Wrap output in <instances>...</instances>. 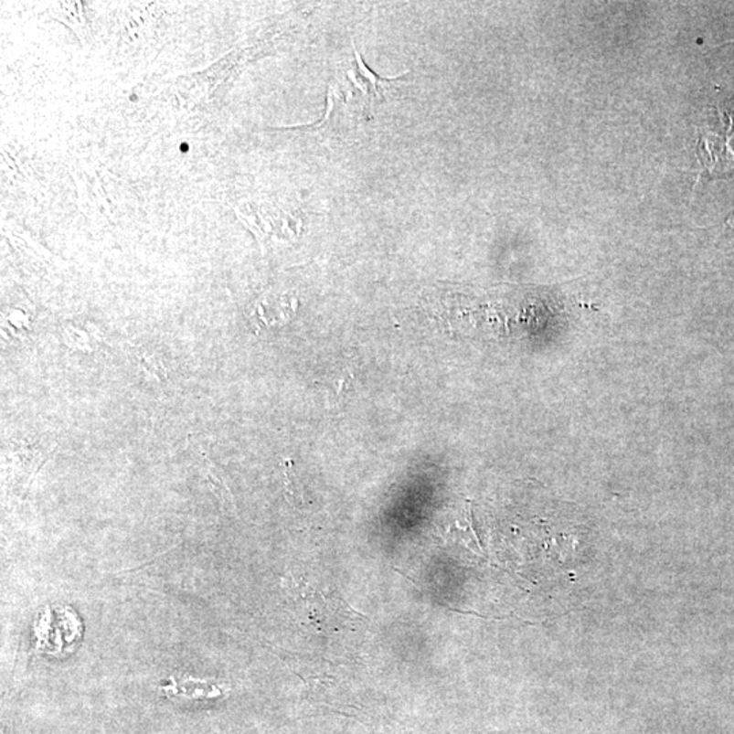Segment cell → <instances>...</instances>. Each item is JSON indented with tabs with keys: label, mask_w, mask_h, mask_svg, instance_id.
<instances>
[{
	"label": "cell",
	"mask_w": 734,
	"mask_h": 734,
	"mask_svg": "<svg viewBox=\"0 0 734 734\" xmlns=\"http://www.w3.org/2000/svg\"><path fill=\"white\" fill-rule=\"evenodd\" d=\"M354 47V60L351 61L348 67L347 80L353 83L359 90L364 91L365 99H367V105H374L379 99H382L385 94V88L389 85L392 80L379 77L376 72L371 71L370 69L365 64L364 59L356 51V46Z\"/></svg>",
	"instance_id": "6da1fadb"
},
{
	"label": "cell",
	"mask_w": 734,
	"mask_h": 734,
	"mask_svg": "<svg viewBox=\"0 0 734 734\" xmlns=\"http://www.w3.org/2000/svg\"><path fill=\"white\" fill-rule=\"evenodd\" d=\"M64 336H66V343L69 347L78 348V350L91 351V347L89 346V336L86 335V332L80 331V329L75 328V326H69V328H66Z\"/></svg>",
	"instance_id": "277c9868"
},
{
	"label": "cell",
	"mask_w": 734,
	"mask_h": 734,
	"mask_svg": "<svg viewBox=\"0 0 734 734\" xmlns=\"http://www.w3.org/2000/svg\"><path fill=\"white\" fill-rule=\"evenodd\" d=\"M135 358L138 367L149 381L161 382L167 378L166 367L155 354L138 348L135 351Z\"/></svg>",
	"instance_id": "7a4b0ae2"
},
{
	"label": "cell",
	"mask_w": 734,
	"mask_h": 734,
	"mask_svg": "<svg viewBox=\"0 0 734 734\" xmlns=\"http://www.w3.org/2000/svg\"><path fill=\"white\" fill-rule=\"evenodd\" d=\"M205 473L207 476L208 483L214 490V493L222 499L223 504L226 506L233 507V502H231L230 493H229L228 487H226L225 483L222 482V476H220L219 471L218 468L215 467L214 463H211L210 460H205Z\"/></svg>",
	"instance_id": "3957f363"
}]
</instances>
